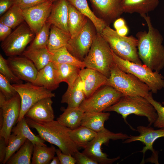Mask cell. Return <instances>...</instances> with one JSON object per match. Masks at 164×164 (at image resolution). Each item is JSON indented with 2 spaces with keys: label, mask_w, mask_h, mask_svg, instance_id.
Here are the masks:
<instances>
[{
  "label": "cell",
  "mask_w": 164,
  "mask_h": 164,
  "mask_svg": "<svg viewBox=\"0 0 164 164\" xmlns=\"http://www.w3.org/2000/svg\"><path fill=\"white\" fill-rule=\"evenodd\" d=\"M25 21L22 9L15 4L1 16L0 19V22L12 29L16 28Z\"/></svg>",
  "instance_id": "d590c367"
},
{
  "label": "cell",
  "mask_w": 164,
  "mask_h": 164,
  "mask_svg": "<svg viewBox=\"0 0 164 164\" xmlns=\"http://www.w3.org/2000/svg\"><path fill=\"white\" fill-rule=\"evenodd\" d=\"M110 114L109 112L89 113L85 112L81 125L86 127L98 132L105 129V122L108 119Z\"/></svg>",
  "instance_id": "83f0119b"
},
{
  "label": "cell",
  "mask_w": 164,
  "mask_h": 164,
  "mask_svg": "<svg viewBox=\"0 0 164 164\" xmlns=\"http://www.w3.org/2000/svg\"><path fill=\"white\" fill-rule=\"evenodd\" d=\"M110 111H114L121 114L127 124V118L131 114L146 117L149 122V126L153 124L157 117L153 106L145 97L138 96H123L103 112Z\"/></svg>",
  "instance_id": "3957f363"
},
{
  "label": "cell",
  "mask_w": 164,
  "mask_h": 164,
  "mask_svg": "<svg viewBox=\"0 0 164 164\" xmlns=\"http://www.w3.org/2000/svg\"><path fill=\"white\" fill-rule=\"evenodd\" d=\"M51 24L46 21L27 49L32 50L47 47Z\"/></svg>",
  "instance_id": "8d00e7d4"
},
{
  "label": "cell",
  "mask_w": 164,
  "mask_h": 164,
  "mask_svg": "<svg viewBox=\"0 0 164 164\" xmlns=\"http://www.w3.org/2000/svg\"><path fill=\"white\" fill-rule=\"evenodd\" d=\"M27 139L20 135L12 133L8 140L5 159L3 164H6L11 157L17 151Z\"/></svg>",
  "instance_id": "74e56055"
},
{
  "label": "cell",
  "mask_w": 164,
  "mask_h": 164,
  "mask_svg": "<svg viewBox=\"0 0 164 164\" xmlns=\"http://www.w3.org/2000/svg\"><path fill=\"white\" fill-rule=\"evenodd\" d=\"M123 95L112 87L105 85L86 98L79 107L85 113L103 112L118 101Z\"/></svg>",
  "instance_id": "9c48e42d"
},
{
  "label": "cell",
  "mask_w": 164,
  "mask_h": 164,
  "mask_svg": "<svg viewBox=\"0 0 164 164\" xmlns=\"http://www.w3.org/2000/svg\"><path fill=\"white\" fill-rule=\"evenodd\" d=\"M83 62L85 67L100 72L108 78L114 63L112 50L107 41L97 32L90 50Z\"/></svg>",
  "instance_id": "5b68a950"
},
{
  "label": "cell",
  "mask_w": 164,
  "mask_h": 164,
  "mask_svg": "<svg viewBox=\"0 0 164 164\" xmlns=\"http://www.w3.org/2000/svg\"><path fill=\"white\" fill-rule=\"evenodd\" d=\"M68 5V2L67 0H57L53 2L51 12L47 21L51 25L69 33L67 25Z\"/></svg>",
  "instance_id": "ffe728a7"
},
{
  "label": "cell",
  "mask_w": 164,
  "mask_h": 164,
  "mask_svg": "<svg viewBox=\"0 0 164 164\" xmlns=\"http://www.w3.org/2000/svg\"><path fill=\"white\" fill-rule=\"evenodd\" d=\"M69 134L71 140L78 148L84 149L88 143L96 137L97 132L80 125L76 129H70Z\"/></svg>",
  "instance_id": "f1b7e54d"
},
{
  "label": "cell",
  "mask_w": 164,
  "mask_h": 164,
  "mask_svg": "<svg viewBox=\"0 0 164 164\" xmlns=\"http://www.w3.org/2000/svg\"><path fill=\"white\" fill-rule=\"evenodd\" d=\"M7 60L9 67L19 79L33 83L38 70L33 62L23 56L9 57Z\"/></svg>",
  "instance_id": "2e32d148"
},
{
  "label": "cell",
  "mask_w": 164,
  "mask_h": 164,
  "mask_svg": "<svg viewBox=\"0 0 164 164\" xmlns=\"http://www.w3.org/2000/svg\"><path fill=\"white\" fill-rule=\"evenodd\" d=\"M114 63L122 70L131 73L146 84L152 93L156 94L164 88V77L143 64L123 59L112 51Z\"/></svg>",
  "instance_id": "52a82bcc"
},
{
  "label": "cell",
  "mask_w": 164,
  "mask_h": 164,
  "mask_svg": "<svg viewBox=\"0 0 164 164\" xmlns=\"http://www.w3.org/2000/svg\"><path fill=\"white\" fill-rule=\"evenodd\" d=\"M118 34L122 36H126L128 33V28L126 25L124 27L115 30Z\"/></svg>",
  "instance_id": "681fc988"
},
{
  "label": "cell",
  "mask_w": 164,
  "mask_h": 164,
  "mask_svg": "<svg viewBox=\"0 0 164 164\" xmlns=\"http://www.w3.org/2000/svg\"><path fill=\"white\" fill-rule=\"evenodd\" d=\"M68 28L71 38L75 37L81 30L88 19L68 2Z\"/></svg>",
  "instance_id": "d4e9b609"
},
{
  "label": "cell",
  "mask_w": 164,
  "mask_h": 164,
  "mask_svg": "<svg viewBox=\"0 0 164 164\" xmlns=\"http://www.w3.org/2000/svg\"><path fill=\"white\" fill-rule=\"evenodd\" d=\"M34 145L27 139L17 152L6 162L7 164H30Z\"/></svg>",
  "instance_id": "d6a6232c"
},
{
  "label": "cell",
  "mask_w": 164,
  "mask_h": 164,
  "mask_svg": "<svg viewBox=\"0 0 164 164\" xmlns=\"http://www.w3.org/2000/svg\"><path fill=\"white\" fill-rule=\"evenodd\" d=\"M49 51L52 54V62L54 64H68L77 66L81 69L85 67L84 62L72 55L65 46Z\"/></svg>",
  "instance_id": "836d02e7"
},
{
  "label": "cell",
  "mask_w": 164,
  "mask_h": 164,
  "mask_svg": "<svg viewBox=\"0 0 164 164\" xmlns=\"http://www.w3.org/2000/svg\"><path fill=\"white\" fill-rule=\"evenodd\" d=\"M0 73L6 77L13 84L23 83V81L17 77L9 65L7 60L0 54Z\"/></svg>",
  "instance_id": "ab89813d"
},
{
  "label": "cell",
  "mask_w": 164,
  "mask_h": 164,
  "mask_svg": "<svg viewBox=\"0 0 164 164\" xmlns=\"http://www.w3.org/2000/svg\"><path fill=\"white\" fill-rule=\"evenodd\" d=\"M12 85L21 99L20 112L18 121L24 117L27 111L38 101L44 98L55 96L51 91L31 83Z\"/></svg>",
  "instance_id": "7c38bea8"
},
{
  "label": "cell",
  "mask_w": 164,
  "mask_h": 164,
  "mask_svg": "<svg viewBox=\"0 0 164 164\" xmlns=\"http://www.w3.org/2000/svg\"><path fill=\"white\" fill-rule=\"evenodd\" d=\"M12 32V29L0 22V41L5 40Z\"/></svg>",
  "instance_id": "bcb514c9"
},
{
  "label": "cell",
  "mask_w": 164,
  "mask_h": 164,
  "mask_svg": "<svg viewBox=\"0 0 164 164\" xmlns=\"http://www.w3.org/2000/svg\"><path fill=\"white\" fill-rule=\"evenodd\" d=\"M84 111L80 107L67 108L56 120L63 126L71 130L77 128L81 125Z\"/></svg>",
  "instance_id": "cb8c5ba5"
},
{
  "label": "cell",
  "mask_w": 164,
  "mask_h": 164,
  "mask_svg": "<svg viewBox=\"0 0 164 164\" xmlns=\"http://www.w3.org/2000/svg\"><path fill=\"white\" fill-rule=\"evenodd\" d=\"M56 149L53 145L48 147L39 145H34L32 164H49L55 156Z\"/></svg>",
  "instance_id": "1f68e13d"
},
{
  "label": "cell",
  "mask_w": 164,
  "mask_h": 164,
  "mask_svg": "<svg viewBox=\"0 0 164 164\" xmlns=\"http://www.w3.org/2000/svg\"><path fill=\"white\" fill-rule=\"evenodd\" d=\"M86 98L82 82L79 77L73 85L68 86L62 95L61 102L67 105V108L79 107Z\"/></svg>",
  "instance_id": "7402d4cb"
},
{
  "label": "cell",
  "mask_w": 164,
  "mask_h": 164,
  "mask_svg": "<svg viewBox=\"0 0 164 164\" xmlns=\"http://www.w3.org/2000/svg\"><path fill=\"white\" fill-rule=\"evenodd\" d=\"M129 136L121 132L115 133L107 129L97 132V135L84 149L83 152L91 159L100 164H112L120 159L118 156L109 158L107 155L102 151L103 144L108 143L110 140H122L128 138Z\"/></svg>",
  "instance_id": "ba28073f"
},
{
  "label": "cell",
  "mask_w": 164,
  "mask_h": 164,
  "mask_svg": "<svg viewBox=\"0 0 164 164\" xmlns=\"http://www.w3.org/2000/svg\"><path fill=\"white\" fill-rule=\"evenodd\" d=\"M12 133L22 136L30 141L34 145H39L47 146L45 144V141L39 136L35 135L31 130L25 118L22 119L17 122L15 126L12 130Z\"/></svg>",
  "instance_id": "e575fe53"
},
{
  "label": "cell",
  "mask_w": 164,
  "mask_h": 164,
  "mask_svg": "<svg viewBox=\"0 0 164 164\" xmlns=\"http://www.w3.org/2000/svg\"><path fill=\"white\" fill-rule=\"evenodd\" d=\"M76 160V163L78 164H98L96 162L90 159L83 152L78 151L76 152L73 156Z\"/></svg>",
  "instance_id": "ee69618b"
},
{
  "label": "cell",
  "mask_w": 164,
  "mask_h": 164,
  "mask_svg": "<svg viewBox=\"0 0 164 164\" xmlns=\"http://www.w3.org/2000/svg\"><path fill=\"white\" fill-rule=\"evenodd\" d=\"M11 82L4 76L0 73V92L8 100L18 93Z\"/></svg>",
  "instance_id": "60d3db41"
},
{
  "label": "cell",
  "mask_w": 164,
  "mask_h": 164,
  "mask_svg": "<svg viewBox=\"0 0 164 164\" xmlns=\"http://www.w3.org/2000/svg\"><path fill=\"white\" fill-rule=\"evenodd\" d=\"M52 98L43 99L33 105L27 111L25 117L37 122H48L54 120Z\"/></svg>",
  "instance_id": "d6986e66"
},
{
  "label": "cell",
  "mask_w": 164,
  "mask_h": 164,
  "mask_svg": "<svg viewBox=\"0 0 164 164\" xmlns=\"http://www.w3.org/2000/svg\"><path fill=\"white\" fill-rule=\"evenodd\" d=\"M16 0H0V15L1 16L15 4Z\"/></svg>",
  "instance_id": "f6af8a7d"
},
{
  "label": "cell",
  "mask_w": 164,
  "mask_h": 164,
  "mask_svg": "<svg viewBox=\"0 0 164 164\" xmlns=\"http://www.w3.org/2000/svg\"><path fill=\"white\" fill-rule=\"evenodd\" d=\"M100 34L117 56L125 60L143 64L138 54L136 38L132 35H119L109 25L107 26Z\"/></svg>",
  "instance_id": "8992f818"
},
{
  "label": "cell",
  "mask_w": 164,
  "mask_h": 164,
  "mask_svg": "<svg viewBox=\"0 0 164 164\" xmlns=\"http://www.w3.org/2000/svg\"><path fill=\"white\" fill-rule=\"evenodd\" d=\"M81 13L85 15L94 25L96 31L101 33L107 25L101 19L97 17L90 9L87 0H67Z\"/></svg>",
  "instance_id": "484cf974"
},
{
  "label": "cell",
  "mask_w": 164,
  "mask_h": 164,
  "mask_svg": "<svg viewBox=\"0 0 164 164\" xmlns=\"http://www.w3.org/2000/svg\"><path fill=\"white\" fill-rule=\"evenodd\" d=\"M145 98L153 106L157 114V118L153 123L154 127L159 128H164V106L154 99L152 93L151 91ZM162 104L164 105V102Z\"/></svg>",
  "instance_id": "f35d334b"
},
{
  "label": "cell",
  "mask_w": 164,
  "mask_h": 164,
  "mask_svg": "<svg viewBox=\"0 0 164 164\" xmlns=\"http://www.w3.org/2000/svg\"><path fill=\"white\" fill-rule=\"evenodd\" d=\"M0 114L3 123L0 128V136L5 139L7 145L12 130L17 122L21 109V99L18 94L9 99H7L0 92Z\"/></svg>",
  "instance_id": "8fae6325"
},
{
  "label": "cell",
  "mask_w": 164,
  "mask_h": 164,
  "mask_svg": "<svg viewBox=\"0 0 164 164\" xmlns=\"http://www.w3.org/2000/svg\"><path fill=\"white\" fill-rule=\"evenodd\" d=\"M93 9L108 25L124 13L121 0H89Z\"/></svg>",
  "instance_id": "e0dca14e"
},
{
  "label": "cell",
  "mask_w": 164,
  "mask_h": 164,
  "mask_svg": "<svg viewBox=\"0 0 164 164\" xmlns=\"http://www.w3.org/2000/svg\"><path fill=\"white\" fill-rule=\"evenodd\" d=\"M49 0H16L15 5L21 9H27L44 2Z\"/></svg>",
  "instance_id": "b9f144b4"
},
{
  "label": "cell",
  "mask_w": 164,
  "mask_h": 164,
  "mask_svg": "<svg viewBox=\"0 0 164 164\" xmlns=\"http://www.w3.org/2000/svg\"><path fill=\"white\" fill-rule=\"evenodd\" d=\"M59 82H65L71 87L79 76L81 68L73 65L66 64H54Z\"/></svg>",
  "instance_id": "4316f807"
},
{
  "label": "cell",
  "mask_w": 164,
  "mask_h": 164,
  "mask_svg": "<svg viewBox=\"0 0 164 164\" xmlns=\"http://www.w3.org/2000/svg\"><path fill=\"white\" fill-rule=\"evenodd\" d=\"M159 0H121L124 12L136 13L140 15L147 14L157 7Z\"/></svg>",
  "instance_id": "603a6c76"
},
{
  "label": "cell",
  "mask_w": 164,
  "mask_h": 164,
  "mask_svg": "<svg viewBox=\"0 0 164 164\" xmlns=\"http://www.w3.org/2000/svg\"><path fill=\"white\" fill-rule=\"evenodd\" d=\"M126 25L125 21L122 18L120 17L117 19L114 22V27L115 29V30H118Z\"/></svg>",
  "instance_id": "c3c4849f"
},
{
  "label": "cell",
  "mask_w": 164,
  "mask_h": 164,
  "mask_svg": "<svg viewBox=\"0 0 164 164\" xmlns=\"http://www.w3.org/2000/svg\"><path fill=\"white\" fill-rule=\"evenodd\" d=\"M89 21L75 37L70 38L66 46L72 55L82 61L88 53L97 33L94 25Z\"/></svg>",
  "instance_id": "4fadbf2b"
},
{
  "label": "cell",
  "mask_w": 164,
  "mask_h": 164,
  "mask_svg": "<svg viewBox=\"0 0 164 164\" xmlns=\"http://www.w3.org/2000/svg\"><path fill=\"white\" fill-rule=\"evenodd\" d=\"M7 145L4 138L0 136V163L3 164L6 152Z\"/></svg>",
  "instance_id": "7dc6e473"
},
{
  "label": "cell",
  "mask_w": 164,
  "mask_h": 164,
  "mask_svg": "<svg viewBox=\"0 0 164 164\" xmlns=\"http://www.w3.org/2000/svg\"><path fill=\"white\" fill-rule=\"evenodd\" d=\"M29 127L35 129L39 136L46 141L58 147L64 153L73 156L78 148L70 139V129L62 125L56 120L48 122H37L25 117Z\"/></svg>",
  "instance_id": "7a4b0ae2"
},
{
  "label": "cell",
  "mask_w": 164,
  "mask_h": 164,
  "mask_svg": "<svg viewBox=\"0 0 164 164\" xmlns=\"http://www.w3.org/2000/svg\"><path fill=\"white\" fill-rule=\"evenodd\" d=\"M22 54L33 62L38 71L52 62V54L47 47L26 49Z\"/></svg>",
  "instance_id": "f546056e"
},
{
  "label": "cell",
  "mask_w": 164,
  "mask_h": 164,
  "mask_svg": "<svg viewBox=\"0 0 164 164\" xmlns=\"http://www.w3.org/2000/svg\"><path fill=\"white\" fill-rule=\"evenodd\" d=\"M33 84L51 91L56 89L60 83L58 81L54 63L51 62L38 70Z\"/></svg>",
  "instance_id": "44dd1931"
},
{
  "label": "cell",
  "mask_w": 164,
  "mask_h": 164,
  "mask_svg": "<svg viewBox=\"0 0 164 164\" xmlns=\"http://www.w3.org/2000/svg\"><path fill=\"white\" fill-rule=\"evenodd\" d=\"M136 130L139 133L138 136L130 135L129 138L123 142L128 143L132 142L139 141L142 142L145 146L140 152L143 153V157L142 162H144L145 152L147 150H150L152 153L154 158L155 162L159 163L158 161V153L153 148V144L155 140L159 138L164 137V128L155 130L150 127L139 126L137 127Z\"/></svg>",
  "instance_id": "9a60e30c"
},
{
  "label": "cell",
  "mask_w": 164,
  "mask_h": 164,
  "mask_svg": "<svg viewBox=\"0 0 164 164\" xmlns=\"http://www.w3.org/2000/svg\"><path fill=\"white\" fill-rule=\"evenodd\" d=\"M36 34L25 21L18 26L4 41L1 48L5 55L9 56L22 54L29 43L32 42Z\"/></svg>",
  "instance_id": "30bf717a"
},
{
  "label": "cell",
  "mask_w": 164,
  "mask_h": 164,
  "mask_svg": "<svg viewBox=\"0 0 164 164\" xmlns=\"http://www.w3.org/2000/svg\"><path fill=\"white\" fill-rule=\"evenodd\" d=\"M71 38L69 33L51 25L47 48L49 51L66 47Z\"/></svg>",
  "instance_id": "4dcf8cb0"
},
{
  "label": "cell",
  "mask_w": 164,
  "mask_h": 164,
  "mask_svg": "<svg viewBox=\"0 0 164 164\" xmlns=\"http://www.w3.org/2000/svg\"><path fill=\"white\" fill-rule=\"evenodd\" d=\"M50 164H60L59 158L57 156H55L51 161Z\"/></svg>",
  "instance_id": "f907efd6"
},
{
  "label": "cell",
  "mask_w": 164,
  "mask_h": 164,
  "mask_svg": "<svg viewBox=\"0 0 164 164\" xmlns=\"http://www.w3.org/2000/svg\"><path fill=\"white\" fill-rule=\"evenodd\" d=\"M79 77L86 98L105 85L108 78L98 71L86 67L80 70Z\"/></svg>",
  "instance_id": "ac0fdd59"
},
{
  "label": "cell",
  "mask_w": 164,
  "mask_h": 164,
  "mask_svg": "<svg viewBox=\"0 0 164 164\" xmlns=\"http://www.w3.org/2000/svg\"><path fill=\"white\" fill-rule=\"evenodd\" d=\"M56 154L59 159L60 164L76 163V160L73 156L63 153L59 149H56Z\"/></svg>",
  "instance_id": "7bdbcfd3"
},
{
  "label": "cell",
  "mask_w": 164,
  "mask_h": 164,
  "mask_svg": "<svg viewBox=\"0 0 164 164\" xmlns=\"http://www.w3.org/2000/svg\"><path fill=\"white\" fill-rule=\"evenodd\" d=\"M50 1H51V2H55V1L57 0H50Z\"/></svg>",
  "instance_id": "816d5d0a"
},
{
  "label": "cell",
  "mask_w": 164,
  "mask_h": 164,
  "mask_svg": "<svg viewBox=\"0 0 164 164\" xmlns=\"http://www.w3.org/2000/svg\"><path fill=\"white\" fill-rule=\"evenodd\" d=\"M53 2L49 1L22 10L25 21L36 34L46 22L51 12Z\"/></svg>",
  "instance_id": "5bb4252c"
},
{
  "label": "cell",
  "mask_w": 164,
  "mask_h": 164,
  "mask_svg": "<svg viewBox=\"0 0 164 164\" xmlns=\"http://www.w3.org/2000/svg\"><path fill=\"white\" fill-rule=\"evenodd\" d=\"M105 85L111 86L123 96L145 97L150 92L148 86L133 74L123 71L114 63Z\"/></svg>",
  "instance_id": "277c9868"
},
{
  "label": "cell",
  "mask_w": 164,
  "mask_h": 164,
  "mask_svg": "<svg viewBox=\"0 0 164 164\" xmlns=\"http://www.w3.org/2000/svg\"><path fill=\"white\" fill-rule=\"evenodd\" d=\"M146 22L148 31H140L136 34L138 55L142 63L153 71L160 73L164 67L163 38L152 25L147 14L140 15Z\"/></svg>",
  "instance_id": "6da1fadb"
}]
</instances>
